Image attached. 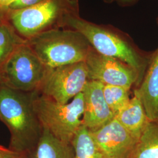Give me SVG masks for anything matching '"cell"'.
<instances>
[{
  "label": "cell",
  "instance_id": "6da1fadb",
  "mask_svg": "<svg viewBox=\"0 0 158 158\" xmlns=\"http://www.w3.org/2000/svg\"><path fill=\"white\" fill-rule=\"evenodd\" d=\"M35 93H24L0 85V121L11 135L9 149L26 153L37 143L42 127L34 110Z\"/></svg>",
  "mask_w": 158,
  "mask_h": 158
},
{
  "label": "cell",
  "instance_id": "7a4b0ae2",
  "mask_svg": "<svg viewBox=\"0 0 158 158\" xmlns=\"http://www.w3.org/2000/svg\"><path fill=\"white\" fill-rule=\"evenodd\" d=\"M64 28L78 31L94 50L127 63L135 69L143 79L151 56L147 57L141 55L117 33L82 19L79 17V12L72 13L66 17Z\"/></svg>",
  "mask_w": 158,
  "mask_h": 158
},
{
  "label": "cell",
  "instance_id": "3957f363",
  "mask_svg": "<svg viewBox=\"0 0 158 158\" xmlns=\"http://www.w3.org/2000/svg\"><path fill=\"white\" fill-rule=\"evenodd\" d=\"M27 42L49 69L85 62L91 47L82 34L69 28L50 30Z\"/></svg>",
  "mask_w": 158,
  "mask_h": 158
},
{
  "label": "cell",
  "instance_id": "277c9868",
  "mask_svg": "<svg viewBox=\"0 0 158 158\" xmlns=\"http://www.w3.org/2000/svg\"><path fill=\"white\" fill-rule=\"evenodd\" d=\"M79 12L78 0H44L30 8L7 12V21L24 40L46 31L64 28L66 17Z\"/></svg>",
  "mask_w": 158,
  "mask_h": 158
},
{
  "label": "cell",
  "instance_id": "5b68a950",
  "mask_svg": "<svg viewBox=\"0 0 158 158\" xmlns=\"http://www.w3.org/2000/svg\"><path fill=\"white\" fill-rule=\"evenodd\" d=\"M34 110L42 128L58 139L71 143L74 136L82 125L84 97L81 93L67 104L34 93Z\"/></svg>",
  "mask_w": 158,
  "mask_h": 158
},
{
  "label": "cell",
  "instance_id": "8992f818",
  "mask_svg": "<svg viewBox=\"0 0 158 158\" xmlns=\"http://www.w3.org/2000/svg\"><path fill=\"white\" fill-rule=\"evenodd\" d=\"M49 69L26 41L7 61L0 74V85L24 93L38 92Z\"/></svg>",
  "mask_w": 158,
  "mask_h": 158
},
{
  "label": "cell",
  "instance_id": "52a82bcc",
  "mask_svg": "<svg viewBox=\"0 0 158 158\" xmlns=\"http://www.w3.org/2000/svg\"><path fill=\"white\" fill-rule=\"evenodd\" d=\"M89 81L85 62L49 69L38 93L60 104H67L83 92Z\"/></svg>",
  "mask_w": 158,
  "mask_h": 158
},
{
  "label": "cell",
  "instance_id": "ba28073f",
  "mask_svg": "<svg viewBox=\"0 0 158 158\" xmlns=\"http://www.w3.org/2000/svg\"><path fill=\"white\" fill-rule=\"evenodd\" d=\"M85 62L89 80L103 85H119L130 90L134 84H141L143 79L135 69L116 58L100 54L92 47Z\"/></svg>",
  "mask_w": 158,
  "mask_h": 158
},
{
  "label": "cell",
  "instance_id": "9c48e42d",
  "mask_svg": "<svg viewBox=\"0 0 158 158\" xmlns=\"http://www.w3.org/2000/svg\"><path fill=\"white\" fill-rule=\"evenodd\" d=\"M90 132L105 158L135 157L139 139L132 135L117 119Z\"/></svg>",
  "mask_w": 158,
  "mask_h": 158
},
{
  "label": "cell",
  "instance_id": "30bf717a",
  "mask_svg": "<svg viewBox=\"0 0 158 158\" xmlns=\"http://www.w3.org/2000/svg\"><path fill=\"white\" fill-rule=\"evenodd\" d=\"M104 85L99 81L89 80L83 91L84 110L82 125L90 131H94L115 118L105 100Z\"/></svg>",
  "mask_w": 158,
  "mask_h": 158
},
{
  "label": "cell",
  "instance_id": "8fae6325",
  "mask_svg": "<svg viewBox=\"0 0 158 158\" xmlns=\"http://www.w3.org/2000/svg\"><path fill=\"white\" fill-rule=\"evenodd\" d=\"M134 94L141 101L149 119L158 120V48L151 55L143 79Z\"/></svg>",
  "mask_w": 158,
  "mask_h": 158
},
{
  "label": "cell",
  "instance_id": "7c38bea8",
  "mask_svg": "<svg viewBox=\"0 0 158 158\" xmlns=\"http://www.w3.org/2000/svg\"><path fill=\"white\" fill-rule=\"evenodd\" d=\"M24 154L25 158H74L71 143L58 139L44 128L36 145Z\"/></svg>",
  "mask_w": 158,
  "mask_h": 158
},
{
  "label": "cell",
  "instance_id": "4fadbf2b",
  "mask_svg": "<svg viewBox=\"0 0 158 158\" xmlns=\"http://www.w3.org/2000/svg\"><path fill=\"white\" fill-rule=\"evenodd\" d=\"M115 118L136 138L140 139L150 121L138 97L134 94L130 102L117 113Z\"/></svg>",
  "mask_w": 158,
  "mask_h": 158
},
{
  "label": "cell",
  "instance_id": "5bb4252c",
  "mask_svg": "<svg viewBox=\"0 0 158 158\" xmlns=\"http://www.w3.org/2000/svg\"><path fill=\"white\" fill-rule=\"evenodd\" d=\"M74 158H106L97 145L90 130L82 125L71 142Z\"/></svg>",
  "mask_w": 158,
  "mask_h": 158
},
{
  "label": "cell",
  "instance_id": "9a60e30c",
  "mask_svg": "<svg viewBox=\"0 0 158 158\" xmlns=\"http://www.w3.org/2000/svg\"><path fill=\"white\" fill-rule=\"evenodd\" d=\"M26 41L7 21L0 25V74L17 48Z\"/></svg>",
  "mask_w": 158,
  "mask_h": 158
},
{
  "label": "cell",
  "instance_id": "2e32d148",
  "mask_svg": "<svg viewBox=\"0 0 158 158\" xmlns=\"http://www.w3.org/2000/svg\"><path fill=\"white\" fill-rule=\"evenodd\" d=\"M134 158H158V120L150 121L147 125Z\"/></svg>",
  "mask_w": 158,
  "mask_h": 158
},
{
  "label": "cell",
  "instance_id": "e0dca14e",
  "mask_svg": "<svg viewBox=\"0 0 158 158\" xmlns=\"http://www.w3.org/2000/svg\"><path fill=\"white\" fill-rule=\"evenodd\" d=\"M129 91L122 86L104 85L103 93L105 100L115 116L130 102Z\"/></svg>",
  "mask_w": 158,
  "mask_h": 158
},
{
  "label": "cell",
  "instance_id": "ac0fdd59",
  "mask_svg": "<svg viewBox=\"0 0 158 158\" xmlns=\"http://www.w3.org/2000/svg\"><path fill=\"white\" fill-rule=\"evenodd\" d=\"M44 0H14L8 6L7 10L10 11L21 10L35 6Z\"/></svg>",
  "mask_w": 158,
  "mask_h": 158
},
{
  "label": "cell",
  "instance_id": "d6986e66",
  "mask_svg": "<svg viewBox=\"0 0 158 158\" xmlns=\"http://www.w3.org/2000/svg\"><path fill=\"white\" fill-rule=\"evenodd\" d=\"M4 158H25V156L24 153L15 152L10 150Z\"/></svg>",
  "mask_w": 158,
  "mask_h": 158
},
{
  "label": "cell",
  "instance_id": "ffe728a7",
  "mask_svg": "<svg viewBox=\"0 0 158 158\" xmlns=\"http://www.w3.org/2000/svg\"><path fill=\"white\" fill-rule=\"evenodd\" d=\"M8 10L0 8V25L7 21Z\"/></svg>",
  "mask_w": 158,
  "mask_h": 158
},
{
  "label": "cell",
  "instance_id": "44dd1931",
  "mask_svg": "<svg viewBox=\"0 0 158 158\" xmlns=\"http://www.w3.org/2000/svg\"><path fill=\"white\" fill-rule=\"evenodd\" d=\"M14 0H0V8L7 10L10 6Z\"/></svg>",
  "mask_w": 158,
  "mask_h": 158
},
{
  "label": "cell",
  "instance_id": "7402d4cb",
  "mask_svg": "<svg viewBox=\"0 0 158 158\" xmlns=\"http://www.w3.org/2000/svg\"><path fill=\"white\" fill-rule=\"evenodd\" d=\"M10 151L9 148L0 145V158H4L6 154Z\"/></svg>",
  "mask_w": 158,
  "mask_h": 158
},
{
  "label": "cell",
  "instance_id": "603a6c76",
  "mask_svg": "<svg viewBox=\"0 0 158 158\" xmlns=\"http://www.w3.org/2000/svg\"><path fill=\"white\" fill-rule=\"evenodd\" d=\"M136 0H118L119 2L122 4H130L132 2H135Z\"/></svg>",
  "mask_w": 158,
  "mask_h": 158
},
{
  "label": "cell",
  "instance_id": "cb8c5ba5",
  "mask_svg": "<svg viewBox=\"0 0 158 158\" xmlns=\"http://www.w3.org/2000/svg\"><path fill=\"white\" fill-rule=\"evenodd\" d=\"M157 23H158V19H157Z\"/></svg>",
  "mask_w": 158,
  "mask_h": 158
}]
</instances>
